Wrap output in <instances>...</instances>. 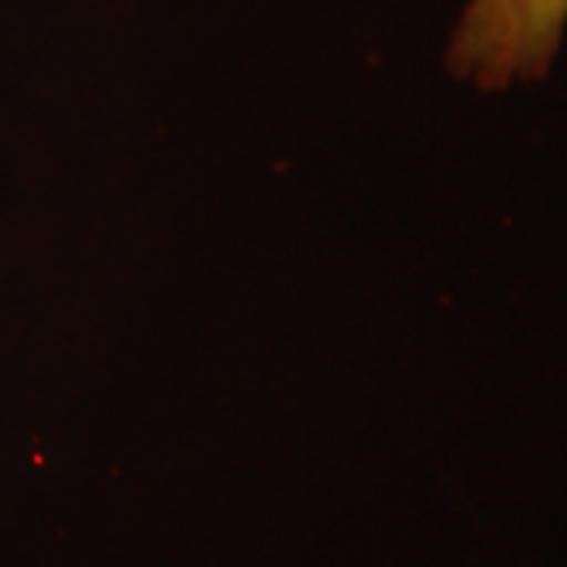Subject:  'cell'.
I'll list each match as a JSON object with an SVG mask.
<instances>
[{
    "label": "cell",
    "instance_id": "cell-1",
    "mask_svg": "<svg viewBox=\"0 0 567 567\" xmlns=\"http://www.w3.org/2000/svg\"><path fill=\"white\" fill-rule=\"evenodd\" d=\"M567 32V0H470L447 44V70L480 92L546 80Z\"/></svg>",
    "mask_w": 567,
    "mask_h": 567
}]
</instances>
